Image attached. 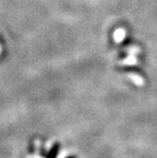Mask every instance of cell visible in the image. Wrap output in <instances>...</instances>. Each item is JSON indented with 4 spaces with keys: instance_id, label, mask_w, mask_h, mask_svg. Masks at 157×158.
I'll return each instance as SVG.
<instances>
[{
    "instance_id": "6da1fadb",
    "label": "cell",
    "mask_w": 157,
    "mask_h": 158,
    "mask_svg": "<svg viewBox=\"0 0 157 158\" xmlns=\"http://www.w3.org/2000/svg\"><path fill=\"white\" fill-rule=\"evenodd\" d=\"M58 150H59V145H58V144H54V146H53L51 148V150L49 151L47 158H55L56 156H57Z\"/></svg>"
},
{
    "instance_id": "7a4b0ae2",
    "label": "cell",
    "mask_w": 157,
    "mask_h": 158,
    "mask_svg": "<svg viewBox=\"0 0 157 158\" xmlns=\"http://www.w3.org/2000/svg\"><path fill=\"white\" fill-rule=\"evenodd\" d=\"M68 158H75V157H72V156H71V157H68Z\"/></svg>"
}]
</instances>
